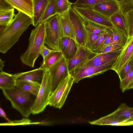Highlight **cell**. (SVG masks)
I'll return each mask as SVG.
<instances>
[{
    "mask_svg": "<svg viewBox=\"0 0 133 133\" xmlns=\"http://www.w3.org/2000/svg\"><path fill=\"white\" fill-rule=\"evenodd\" d=\"M121 49L113 52L98 54L77 69L89 66H100L116 59L119 54Z\"/></svg>",
    "mask_w": 133,
    "mask_h": 133,
    "instance_id": "4fadbf2b",
    "label": "cell"
},
{
    "mask_svg": "<svg viewBox=\"0 0 133 133\" xmlns=\"http://www.w3.org/2000/svg\"><path fill=\"white\" fill-rule=\"evenodd\" d=\"M74 81L73 76L70 73L51 93L49 105L56 108H61L66 101Z\"/></svg>",
    "mask_w": 133,
    "mask_h": 133,
    "instance_id": "8992f818",
    "label": "cell"
},
{
    "mask_svg": "<svg viewBox=\"0 0 133 133\" xmlns=\"http://www.w3.org/2000/svg\"><path fill=\"white\" fill-rule=\"evenodd\" d=\"M70 19L78 45L85 46L87 35L84 20L72 8L69 11Z\"/></svg>",
    "mask_w": 133,
    "mask_h": 133,
    "instance_id": "8fae6325",
    "label": "cell"
},
{
    "mask_svg": "<svg viewBox=\"0 0 133 133\" xmlns=\"http://www.w3.org/2000/svg\"><path fill=\"white\" fill-rule=\"evenodd\" d=\"M63 36L59 16L57 14L46 21L45 43L52 50H59Z\"/></svg>",
    "mask_w": 133,
    "mask_h": 133,
    "instance_id": "277c9868",
    "label": "cell"
},
{
    "mask_svg": "<svg viewBox=\"0 0 133 133\" xmlns=\"http://www.w3.org/2000/svg\"><path fill=\"white\" fill-rule=\"evenodd\" d=\"M15 74H12L3 71L0 72V88L2 90L11 89L15 86Z\"/></svg>",
    "mask_w": 133,
    "mask_h": 133,
    "instance_id": "603a6c76",
    "label": "cell"
},
{
    "mask_svg": "<svg viewBox=\"0 0 133 133\" xmlns=\"http://www.w3.org/2000/svg\"><path fill=\"white\" fill-rule=\"evenodd\" d=\"M113 39V34L112 31L110 29H108V35L104 43V46L110 44Z\"/></svg>",
    "mask_w": 133,
    "mask_h": 133,
    "instance_id": "f35d334b",
    "label": "cell"
},
{
    "mask_svg": "<svg viewBox=\"0 0 133 133\" xmlns=\"http://www.w3.org/2000/svg\"><path fill=\"white\" fill-rule=\"evenodd\" d=\"M128 37L133 36V10L129 11L124 15Z\"/></svg>",
    "mask_w": 133,
    "mask_h": 133,
    "instance_id": "1f68e13d",
    "label": "cell"
},
{
    "mask_svg": "<svg viewBox=\"0 0 133 133\" xmlns=\"http://www.w3.org/2000/svg\"><path fill=\"white\" fill-rule=\"evenodd\" d=\"M112 113L116 116L124 121L133 114V108L129 107L125 103H122Z\"/></svg>",
    "mask_w": 133,
    "mask_h": 133,
    "instance_id": "d4e9b609",
    "label": "cell"
},
{
    "mask_svg": "<svg viewBox=\"0 0 133 133\" xmlns=\"http://www.w3.org/2000/svg\"><path fill=\"white\" fill-rule=\"evenodd\" d=\"M112 1H114L113 0H77L75 2L73 3L72 5L92 7L101 3Z\"/></svg>",
    "mask_w": 133,
    "mask_h": 133,
    "instance_id": "836d02e7",
    "label": "cell"
},
{
    "mask_svg": "<svg viewBox=\"0 0 133 133\" xmlns=\"http://www.w3.org/2000/svg\"><path fill=\"white\" fill-rule=\"evenodd\" d=\"M108 35V30L97 39L91 50L95 52L104 47V43Z\"/></svg>",
    "mask_w": 133,
    "mask_h": 133,
    "instance_id": "74e56055",
    "label": "cell"
},
{
    "mask_svg": "<svg viewBox=\"0 0 133 133\" xmlns=\"http://www.w3.org/2000/svg\"><path fill=\"white\" fill-rule=\"evenodd\" d=\"M133 114H132V115L129 118L127 119V120H126V121L124 122L125 121H133Z\"/></svg>",
    "mask_w": 133,
    "mask_h": 133,
    "instance_id": "7dc6e473",
    "label": "cell"
},
{
    "mask_svg": "<svg viewBox=\"0 0 133 133\" xmlns=\"http://www.w3.org/2000/svg\"><path fill=\"white\" fill-rule=\"evenodd\" d=\"M0 115L1 117L4 118L8 122L11 121L7 117L4 111L1 108H0Z\"/></svg>",
    "mask_w": 133,
    "mask_h": 133,
    "instance_id": "b9f144b4",
    "label": "cell"
},
{
    "mask_svg": "<svg viewBox=\"0 0 133 133\" xmlns=\"http://www.w3.org/2000/svg\"><path fill=\"white\" fill-rule=\"evenodd\" d=\"M73 4L68 0H56L57 14H60L69 11Z\"/></svg>",
    "mask_w": 133,
    "mask_h": 133,
    "instance_id": "4dcf8cb0",
    "label": "cell"
},
{
    "mask_svg": "<svg viewBox=\"0 0 133 133\" xmlns=\"http://www.w3.org/2000/svg\"><path fill=\"white\" fill-rule=\"evenodd\" d=\"M15 16L14 8L0 11V25L8 26L12 22Z\"/></svg>",
    "mask_w": 133,
    "mask_h": 133,
    "instance_id": "4316f807",
    "label": "cell"
},
{
    "mask_svg": "<svg viewBox=\"0 0 133 133\" xmlns=\"http://www.w3.org/2000/svg\"><path fill=\"white\" fill-rule=\"evenodd\" d=\"M51 83L52 93L70 74L67 60L63 56L48 70Z\"/></svg>",
    "mask_w": 133,
    "mask_h": 133,
    "instance_id": "ba28073f",
    "label": "cell"
},
{
    "mask_svg": "<svg viewBox=\"0 0 133 133\" xmlns=\"http://www.w3.org/2000/svg\"><path fill=\"white\" fill-rule=\"evenodd\" d=\"M5 62L3 61L1 59H0V70L1 71H2V69L4 66Z\"/></svg>",
    "mask_w": 133,
    "mask_h": 133,
    "instance_id": "ee69618b",
    "label": "cell"
},
{
    "mask_svg": "<svg viewBox=\"0 0 133 133\" xmlns=\"http://www.w3.org/2000/svg\"><path fill=\"white\" fill-rule=\"evenodd\" d=\"M51 50L48 48L45 45H44L40 52V55L42 57L43 59L49 54Z\"/></svg>",
    "mask_w": 133,
    "mask_h": 133,
    "instance_id": "ab89813d",
    "label": "cell"
},
{
    "mask_svg": "<svg viewBox=\"0 0 133 133\" xmlns=\"http://www.w3.org/2000/svg\"><path fill=\"white\" fill-rule=\"evenodd\" d=\"M78 46V49L75 55L72 58L67 61L70 73L79 68L98 54L85 46Z\"/></svg>",
    "mask_w": 133,
    "mask_h": 133,
    "instance_id": "30bf717a",
    "label": "cell"
},
{
    "mask_svg": "<svg viewBox=\"0 0 133 133\" xmlns=\"http://www.w3.org/2000/svg\"><path fill=\"white\" fill-rule=\"evenodd\" d=\"M6 26L4 25H0V34L4 30Z\"/></svg>",
    "mask_w": 133,
    "mask_h": 133,
    "instance_id": "f6af8a7d",
    "label": "cell"
},
{
    "mask_svg": "<svg viewBox=\"0 0 133 133\" xmlns=\"http://www.w3.org/2000/svg\"><path fill=\"white\" fill-rule=\"evenodd\" d=\"M32 24V18L18 11L12 22L0 34V52L5 54L18 40L29 26Z\"/></svg>",
    "mask_w": 133,
    "mask_h": 133,
    "instance_id": "6da1fadb",
    "label": "cell"
},
{
    "mask_svg": "<svg viewBox=\"0 0 133 133\" xmlns=\"http://www.w3.org/2000/svg\"><path fill=\"white\" fill-rule=\"evenodd\" d=\"M133 125V120L123 122L120 124L119 126H129Z\"/></svg>",
    "mask_w": 133,
    "mask_h": 133,
    "instance_id": "7bdbcfd3",
    "label": "cell"
},
{
    "mask_svg": "<svg viewBox=\"0 0 133 133\" xmlns=\"http://www.w3.org/2000/svg\"><path fill=\"white\" fill-rule=\"evenodd\" d=\"M57 14L56 0H50L40 22H46Z\"/></svg>",
    "mask_w": 133,
    "mask_h": 133,
    "instance_id": "83f0119b",
    "label": "cell"
},
{
    "mask_svg": "<svg viewBox=\"0 0 133 133\" xmlns=\"http://www.w3.org/2000/svg\"><path fill=\"white\" fill-rule=\"evenodd\" d=\"M51 83L49 72L45 71L40 88L32 107V114H37L42 112L49 105L51 94Z\"/></svg>",
    "mask_w": 133,
    "mask_h": 133,
    "instance_id": "5b68a950",
    "label": "cell"
},
{
    "mask_svg": "<svg viewBox=\"0 0 133 133\" xmlns=\"http://www.w3.org/2000/svg\"><path fill=\"white\" fill-rule=\"evenodd\" d=\"M91 7L96 11L108 19L120 10L118 6L114 1L102 2Z\"/></svg>",
    "mask_w": 133,
    "mask_h": 133,
    "instance_id": "9a60e30c",
    "label": "cell"
},
{
    "mask_svg": "<svg viewBox=\"0 0 133 133\" xmlns=\"http://www.w3.org/2000/svg\"><path fill=\"white\" fill-rule=\"evenodd\" d=\"M124 121V120L116 117L112 113L97 120L89 121V123L92 125L119 126Z\"/></svg>",
    "mask_w": 133,
    "mask_h": 133,
    "instance_id": "44dd1931",
    "label": "cell"
},
{
    "mask_svg": "<svg viewBox=\"0 0 133 133\" xmlns=\"http://www.w3.org/2000/svg\"><path fill=\"white\" fill-rule=\"evenodd\" d=\"M110 29L112 33L113 39L110 44H118L123 46L128 38L127 35L114 27Z\"/></svg>",
    "mask_w": 133,
    "mask_h": 133,
    "instance_id": "484cf974",
    "label": "cell"
},
{
    "mask_svg": "<svg viewBox=\"0 0 133 133\" xmlns=\"http://www.w3.org/2000/svg\"><path fill=\"white\" fill-rule=\"evenodd\" d=\"M2 91L4 96L10 102L12 107L23 116L27 118L32 113V109L36 96L16 86Z\"/></svg>",
    "mask_w": 133,
    "mask_h": 133,
    "instance_id": "3957f363",
    "label": "cell"
},
{
    "mask_svg": "<svg viewBox=\"0 0 133 133\" xmlns=\"http://www.w3.org/2000/svg\"><path fill=\"white\" fill-rule=\"evenodd\" d=\"M133 79V66L123 79L120 81V87L123 92L128 90V87Z\"/></svg>",
    "mask_w": 133,
    "mask_h": 133,
    "instance_id": "d6a6232c",
    "label": "cell"
},
{
    "mask_svg": "<svg viewBox=\"0 0 133 133\" xmlns=\"http://www.w3.org/2000/svg\"><path fill=\"white\" fill-rule=\"evenodd\" d=\"M46 70L40 67L30 71L15 74L16 80H26L41 83Z\"/></svg>",
    "mask_w": 133,
    "mask_h": 133,
    "instance_id": "e0dca14e",
    "label": "cell"
},
{
    "mask_svg": "<svg viewBox=\"0 0 133 133\" xmlns=\"http://www.w3.org/2000/svg\"><path fill=\"white\" fill-rule=\"evenodd\" d=\"M133 89V79L130 83L128 88V90Z\"/></svg>",
    "mask_w": 133,
    "mask_h": 133,
    "instance_id": "bcb514c9",
    "label": "cell"
},
{
    "mask_svg": "<svg viewBox=\"0 0 133 133\" xmlns=\"http://www.w3.org/2000/svg\"><path fill=\"white\" fill-rule=\"evenodd\" d=\"M11 8H12L4 0H0V11Z\"/></svg>",
    "mask_w": 133,
    "mask_h": 133,
    "instance_id": "60d3db41",
    "label": "cell"
},
{
    "mask_svg": "<svg viewBox=\"0 0 133 133\" xmlns=\"http://www.w3.org/2000/svg\"><path fill=\"white\" fill-rule=\"evenodd\" d=\"M133 66V57L123 67L118 75L120 81L123 79Z\"/></svg>",
    "mask_w": 133,
    "mask_h": 133,
    "instance_id": "d590c367",
    "label": "cell"
},
{
    "mask_svg": "<svg viewBox=\"0 0 133 133\" xmlns=\"http://www.w3.org/2000/svg\"><path fill=\"white\" fill-rule=\"evenodd\" d=\"M11 7L23 12L32 18L33 0H4Z\"/></svg>",
    "mask_w": 133,
    "mask_h": 133,
    "instance_id": "2e32d148",
    "label": "cell"
},
{
    "mask_svg": "<svg viewBox=\"0 0 133 133\" xmlns=\"http://www.w3.org/2000/svg\"><path fill=\"white\" fill-rule=\"evenodd\" d=\"M118 6L119 10L125 15L128 12L133 10V0H113Z\"/></svg>",
    "mask_w": 133,
    "mask_h": 133,
    "instance_id": "f546056e",
    "label": "cell"
},
{
    "mask_svg": "<svg viewBox=\"0 0 133 133\" xmlns=\"http://www.w3.org/2000/svg\"><path fill=\"white\" fill-rule=\"evenodd\" d=\"M109 19L114 27L123 32L127 35L124 15L120 10L114 14Z\"/></svg>",
    "mask_w": 133,
    "mask_h": 133,
    "instance_id": "cb8c5ba5",
    "label": "cell"
},
{
    "mask_svg": "<svg viewBox=\"0 0 133 133\" xmlns=\"http://www.w3.org/2000/svg\"><path fill=\"white\" fill-rule=\"evenodd\" d=\"M72 8L85 21L108 29L114 27L109 19L97 12L90 6L72 5Z\"/></svg>",
    "mask_w": 133,
    "mask_h": 133,
    "instance_id": "52a82bcc",
    "label": "cell"
},
{
    "mask_svg": "<svg viewBox=\"0 0 133 133\" xmlns=\"http://www.w3.org/2000/svg\"><path fill=\"white\" fill-rule=\"evenodd\" d=\"M133 57V36L128 37L125 44L113 65L111 70L117 75L124 66Z\"/></svg>",
    "mask_w": 133,
    "mask_h": 133,
    "instance_id": "7c38bea8",
    "label": "cell"
},
{
    "mask_svg": "<svg viewBox=\"0 0 133 133\" xmlns=\"http://www.w3.org/2000/svg\"><path fill=\"white\" fill-rule=\"evenodd\" d=\"M58 15L63 36L70 37L75 41V34L70 19L69 11Z\"/></svg>",
    "mask_w": 133,
    "mask_h": 133,
    "instance_id": "d6986e66",
    "label": "cell"
},
{
    "mask_svg": "<svg viewBox=\"0 0 133 133\" xmlns=\"http://www.w3.org/2000/svg\"><path fill=\"white\" fill-rule=\"evenodd\" d=\"M78 48L76 41L69 37L63 36L60 42L59 50L67 61L74 56L77 51Z\"/></svg>",
    "mask_w": 133,
    "mask_h": 133,
    "instance_id": "5bb4252c",
    "label": "cell"
},
{
    "mask_svg": "<svg viewBox=\"0 0 133 133\" xmlns=\"http://www.w3.org/2000/svg\"><path fill=\"white\" fill-rule=\"evenodd\" d=\"M63 56L61 51L52 49L49 54L43 59V63L40 67L45 70H48Z\"/></svg>",
    "mask_w": 133,
    "mask_h": 133,
    "instance_id": "7402d4cb",
    "label": "cell"
},
{
    "mask_svg": "<svg viewBox=\"0 0 133 133\" xmlns=\"http://www.w3.org/2000/svg\"><path fill=\"white\" fill-rule=\"evenodd\" d=\"M122 47V46L118 44H110L104 46L95 52L99 54L116 51L120 50Z\"/></svg>",
    "mask_w": 133,
    "mask_h": 133,
    "instance_id": "8d00e7d4",
    "label": "cell"
},
{
    "mask_svg": "<svg viewBox=\"0 0 133 133\" xmlns=\"http://www.w3.org/2000/svg\"><path fill=\"white\" fill-rule=\"evenodd\" d=\"M105 32L101 34H93L87 32L85 46L91 50L98 38Z\"/></svg>",
    "mask_w": 133,
    "mask_h": 133,
    "instance_id": "e575fe53",
    "label": "cell"
},
{
    "mask_svg": "<svg viewBox=\"0 0 133 133\" xmlns=\"http://www.w3.org/2000/svg\"><path fill=\"white\" fill-rule=\"evenodd\" d=\"M88 32L93 34H101L106 32L108 29L96 24L84 21Z\"/></svg>",
    "mask_w": 133,
    "mask_h": 133,
    "instance_id": "f1b7e54d",
    "label": "cell"
},
{
    "mask_svg": "<svg viewBox=\"0 0 133 133\" xmlns=\"http://www.w3.org/2000/svg\"><path fill=\"white\" fill-rule=\"evenodd\" d=\"M45 24L46 22H40L32 30L28 47L20 57L22 62L30 67H34L35 61L45 45Z\"/></svg>",
    "mask_w": 133,
    "mask_h": 133,
    "instance_id": "7a4b0ae2",
    "label": "cell"
},
{
    "mask_svg": "<svg viewBox=\"0 0 133 133\" xmlns=\"http://www.w3.org/2000/svg\"><path fill=\"white\" fill-rule=\"evenodd\" d=\"M50 0H33L32 25L36 27L39 23Z\"/></svg>",
    "mask_w": 133,
    "mask_h": 133,
    "instance_id": "ac0fdd59",
    "label": "cell"
},
{
    "mask_svg": "<svg viewBox=\"0 0 133 133\" xmlns=\"http://www.w3.org/2000/svg\"><path fill=\"white\" fill-rule=\"evenodd\" d=\"M116 59L100 66L81 68L72 72L70 73L74 77V83H77L84 78L91 77L101 74L111 69Z\"/></svg>",
    "mask_w": 133,
    "mask_h": 133,
    "instance_id": "9c48e42d",
    "label": "cell"
},
{
    "mask_svg": "<svg viewBox=\"0 0 133 133\" xmlns=\"http://www.w3.org/2000/svg\"><path fill=\"white\" fill-rule=\"evenodd\" d=\"M41 85V83L37 82L26 81L16 80L15 86L20 89L37 96Z\"/></svg>",
    "mask_w": 133,
    "mask_h": 133,
    "instance_id": "ffe728a7",
    "label": "cell"
}]
</instances>
